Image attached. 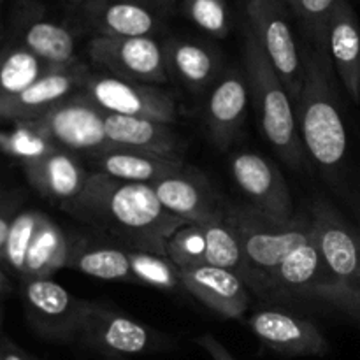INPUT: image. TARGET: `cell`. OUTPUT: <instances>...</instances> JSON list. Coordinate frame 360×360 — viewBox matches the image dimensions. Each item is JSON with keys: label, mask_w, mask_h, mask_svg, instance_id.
Wrapping results in <instances>:
<instances>
[{"label": "cell", "mask_w": 360, "mask_h": 360, "mask_svg": "<svg viewBox=\"0 0 360 360\" xmlns=\"http://www.w3.org/2000/svg\"><path fill=\"white\" fill-rule=\"evenodd\" d=\"M104 360H129L127 357H122V355H102Z\"/></svg>", "instance_id": "38"}, {"label": "cell", "mask_w": 360, "mask_h": 360, "mask_svg": "<svg viewBox=\"0 0 360 360\" xmlns=\"http://www.w3.org/2000/svg\"><path fill=\"white\" fill-rule=\"evenodd\" d=\"M11 123V129L0 130V151L6 157L20 162L21 167L46 157L58 148L30 122Z\"/></svg>", "instance_id": "29"}, {"label": "cell", "mask_w": 360, "mask_h": 360, "mask_svg": "<svg viewBox=\"0 0 360 360\" xmlns=\"http://www.w3.org/2000/svg\"><path fill=\"white\" fill-rule=\"evenodd\" d=\"M185 13L193 23L213 37H227L231 18L225 0H183Z\"/></svg>", "instance_id": "33"}, {"label": "cell", "mask_w": 360, "mask_h": 360, "mask_svg": "<svg viewBox=\"0 0 360 360\" xmlns=\"http://www.w3.org/2000/svg\"><path fill=\"white\" fill-rule=\"evenodd\" d=\"M0 37H2V28H0Z\"/></svg>", "instance_id": "41"}, {"label": "cell", "mask_w": 360, "mask_h": 360, "mask_svg": "<svg viewBox=\"0 0 360 360\" xmlns=\"http://www.w3.org/2000/svg\"><path fill=\"white\" fill-rule=\"evenodd\" d=\"M30 123L67 151H90L95 155L109 146L104 111L81 91L56 104L41 118L30 120Z\"/></svg>", "instance_id": "10"}, {"label": "cell", "mask_w": 360, "mask_h": 360, "mask_svg": "<svg viewBox=\"0 0 360 360\" xmlns=\"http://www.w3.org/2000/svg\"><path fill=\"white\" fill-rule=\"evenodd\" d=\"M90 67L81 60L69 65H56L32 83L11 101L0 104V120L6 122H30L51 111L56 104L83 88Z\"/></svg>", "instance_id": "16"}, {"label": "cell", "mask_w": 360, "mask_h": 360, "mask_svg": "<svg viewBox=\"0 0 360 360\" xmlns=\"http://www.w3.org/2000/svg\"><path fill=\"white\" fill-rule=\"evenodd\" d=\"M248 101V81L236 70L221 76L211 90L206 104V129L220 150H227L243 130Z\"/></svg>", "instance_id": "19"}, {"label": "cell", "mask_w": 360, "mask_h": 360, "mask_svg": "<svg viewBox=\"0 0 360 360\" xmlns=\"http://www.w3.org/2000/svg\"><path fill=\"white\" fill-rule=\"evenodd\" d=\"M42 211L37 210H21L11 225L9 236H7L6 250H4V266L9 267L16 274H23L25 262H27L28 250H30L34 236L41 224Z\"/></svg>", "instance_id": "31"}, {"label": "cell", "mask_w": 360, "mask_h": 360, "mask_svg": "<svg viewBox=\"0 0 360 360\" xmlns=\"http://www.w3.org/2000/svg\"><path fill=\"white\" fill-rule=\"evenodd\" d=\"M21 193L18 190H6L0 195V264L4 259L7 236H9L11 225H13L16 214L21 211Z\"/></svg>", "instance_id": "34"}, {"label": "cell", "mask_w": 360, "mask_h": 360, "mask_svg": "<svg viewBox=\"0 0 360 360\" xmlns=\"http://www.w3.org/2000/svg\"><path fill=\"white\" fill-rule=\"evenodd\" d=\"M281 2L287 4L288 7H292V9H294V13H295V7H297V0H281Z\"/></svg>", "instance_id": "39"}, {"label": "cell", "mask_w": 360, "mask_h": 360, "mask_svg": "<svg viewBox=\"0 0 360 360\" xmlns=\"http://www.w3.org/2000/svg\"><path fill=\"white\" fill-rule=\"evenodd\" d=\"M246 14L250 30L295 102L304 81V65L281 0H248Z\"/></svg>", "instance_id": "7"}, {"label": "cell", "mask_w": 360, "mask_h": 360, "mask_svg": "<svg viewBox=\"0 0 360 360\" xmlns=\"http://www.w3.org/2000/svg\"><path fill=\"white\" fill-rule=\"evenodd\" d=\"M70 253H72V245L62 229L48 214H42L41 224L28 250L21 278L23 280L51 278L60 269L69 267Z\"/></svg>", "instance_id": "25"}, {"label": "cell", "mask_w": 360, "mask_h": 360, "mask_svg": "<svg viewBox=\"0 0 360 360\" xmlns=\"http://www.w3.org/2000/svg\"><path fill=\"white\" fill-rule=\"evenodd\" d=\"M327 53L348 97L360 102V23L348 0H338L327 30Z\"/></svg>", "instance_id": "20"}, {"label": "cell", "mask_w": 360, "mask_h": 360, "mask_svg": "<svg viewBox=\"0 0 360 360\" xmlns=\"http://www.w3.org/2000/svg\"><path fill=\"white\" fill-rule=\"evenodd\" d=\"M27 181L44 199L65 206L84 188L90 172L79 164L70 151L56 148L46 157L23 165Z\"/></svg>", "instance_id": "21"}, {"label": "cell", "mask_w": 360, "mask_h": 360, "mask_svg": "<svg viewBox=\"0 0 360 360\" xmlns=\"http://www.w3.org/2000/svg\"><path fill=\"white\" fill-rule=\"evenodd\" d=\"M7 290V278H6V273L2 271V267H0V302H2V297L4 294H6ZM0 323H2V309H0Z\"/></svg>", "instance_id": "37"}, {"label": "cell", "mask_w": 360, "mask_h": 360, "mask_svg": "<svg viewBox=\"0 0 360 360\" xmlns=\"http://www.w3.org/2000/svg\"><path fill=\"white\" fill-rule=\"evenodd\" d=\"M172 7L174 0H81L91 30L108 37H153Z\"/></svg>", "instance_id": "12"}, {"label": "cell", "mask_w": 360, "mask_h": 360, "mask_svg": "<svg viewBox=\"0 0 360 360\" xmlns=\"http://www.w3.org/2000/svg\"><path fill=\"white\" fill-rule=\"evenodd\" d=\"M231 171L234 181L252 200V206L276 220H292L294 202L283 174L262 155L243 151L232 157Z\"/></svg>", "instance_id": "15"}, {"label": "cell", "mask_w": 360, "mask_h": 360, "mask_svg": "<svg viewBox=\"0 0 360 360\" xmlns=\"http://www.w3.org/2000/svg\"><path fill=\"white\" fill-rule=\"evenodd\" d=\"M271 294L319 297L341 308L345 304L343 290L323 262L313 234L278 264L264 292V295Z\"/></svg>", "instance_id": "11"}, {"label": "cell", "mask_w": 360, "mask_h": 360, "mask_svg": "<svg viewBox=\"0 0 360 360\" xmlns=\"http://www.w3.org/2000/svg\"><path fill=\"white\" fill-rule=\"evenodd\" d=\"M95 164L98 172L111 178L143 185H151L165 176L178 174L186 167L179 157H165L116 146H108L95 153Z\"/></svg>", "instance_id": "23"}, {"label": "cell", "mask_w": 360, "mask_h": 360, "mask_svg": "<svg viewBox=\"0 0 360 360\" xmlns=\"http://www.w3.org/2000/svg\"><path fill=\"white\" fill-rule=\"evenodd\" d=\"M302 65L304 81L294 102L299 134L311 160L323 171L336 172L347 157L348 136L329 53L308 44L302 51Z\"/></svg>", "instance_id": "2"}, {"label": "cell", "mask_w": 360, "mask_h": 360, "mask_svg": "<svg viewBox=\"0 0 360 360\" xmlns=\"http://www.w3.org/2000/svg\"><path fill=\"white\" fill-rule=\"evenodd\" d=\"M76 341L102 355L122 357L157 352L165 345L151 327L91 301L84 302Z\"/></svg>", "instance_id": "8"}, {"label": "cell", "mask_w": 360, "mask_h": 360, "mask_svg": "<svg viewBox=\"0 0 360 360\" xmlns=\"http://www.w3.org/2000/svg\"><path fill=\"white\" fill-rule=\"evenodd\" d=\"M0 354H2L4 360H35L2 334H0Z\"/></svg>", "instance_id": "36"}, {"label": "cell", "mask_w": 360, "mask_h": 360, "mask_svg": "<svg viewBox=\"0 0 360 360\" xmlns=\"http://www.w3.org/2000/svg\"><path fill=\"white\" fill-rule=\"evenodd\" d=\"M179 278L181 287L225 319H241L248 311V285L232 271L214 266H195L179 269Z\"/></svg>", "instance_id": "18"}, {"label": "cell", "mask_w": 360, "mask_h": 360, "mask_svg": "<svg viewBox=\"0 0 360 360\" xmlns=\"http://www.w3.org/2000/svg\"><path fill=\"white\" fill-rule=\"evenodd\" d=\"M129 259L134 280L137 283L150 285V287L155 288H164V290H172V288L181 285L178 266L169 257L129 250Z\"/></svg>", "instance_id": "30"}, {"label": "cell", "mask_w": 360, "mask_h": 360, "mask_svg": "<svg viewBox=\"0 0 360 360\" xmlns=\"http://www.w3.org/2000/svg\"><path fill=\"white\" fill-rule=\"evenodd\" d=\"M245 65L246 81L264 136L285 164L299 169L306 162V150L292 97L252 30L246 32Z\"/></svg>", "instance_id": "4"}, {"label": "cell", "mask_w": 360, "mask_h": 360, "mask_svg": "<svg viewBox=\"0 0 360 360\" xmlns=\"http://www.w3.org/2000/svg\"><path fill=\"white\" fill-rule=\"evenodd\" d=\"M311 234L345 295L343 308L360 319V227L323 199L309 207Z\"/></svg>", "instance_id": "5"}, {"label": "cell", "mask_w": 360, "mask_h": 360, "mask_svg": "<svg viewBox=\"0 0 360 360\" xmlns=\"http://www.w3.org/2000/svg\"><path fill=\"white\" fill-rule=\"evenodd\" d=\"M225 218L241 243L245 283L259 295L278 264L311 238L308 218L276 220L253 206H227Z\"/></svg>", "instance_id": "3"}, {"label": "cell", "mask_w": 360, "mask_h": 360, "mask_svg": "<svg viewBox=\"0 0 360 360\" xmlns=\"http://www.w3.org/2000/svg\"><path fill=\"white\" fill-rule=\"evenodd\" d=\"M248 327L264 347L287 357H322L329 352V341L311 320L281 309L255 311Z\"/></svg>", "instance_id": "14"}, {"label": "cell", "mask_w": 360, "mask_h": 360, "mask_svg": "<svg viewBox=\"0 0 360 360\" xmlns=\"http://www.w3.org/2000/svg\"><path fill=\"white\" fill-rule=\"evenodd\" d=\"M169 74H174L190 91H204L220 74V58L199 42L171 39L164 44Z\"/></svg>", "instance_id": "24"}, {"label": "cell", "mask_w": 360, "mask_h": 360, "mask_svg": "<svg viewBox=\"0 0 360 360\" xmlns=\"http://www.w3.org/2000/svg\"><path fill=\"white\" fill-rule=\"evenodd\" d=\"M0 360H4V359H2V354H0Z\"/></svg>", "instance_id": "42"}, {"label": "cell", "mask_w": 360, "mask_h": 360, "mask_svg": "<svg viewBox=\"0 0 360 360\" xmlns=\"http://www.w3.org/2000/svg\"><path fill=\"white\" fill-rule=\"evenodd\" d=\"M338 0H297L295 14L301 20L309 46L327 51V30Z\"/></svg>", "instance_id": "32"}, {"label": "cell", "mask_w": 360, "mask_h": 360, "mask_svg": "<svg viewBox=\"0 0 360 360\" xmlns=\"http://www.w3.org/2000/svg\"><path fill=\"white\" fill-rule=\"evenodd\" d=\"M88 56L102 72L148 84L167 83L164 46L153 37H108L95 35L88 42Z\"/></svg>", "instance_id": "9"}, {"label": "cell", "mask_w": 360, "mask_h": 360, "mask_svg": "<svg viewBox=\"0 0 360 360\" xmlns=\"http://www.w3.org/2000/svg\"><path fill=\"white\" fill-rule=\"evenodd\" d=\"M195 343L213 360H238L227 350V347L224 343H220L213 334H202V336L197 338Z\"/></svg>", "instance_id": "35"}, {"label": "cell", "mask_w": 360, "mask_h": 360, "mask_svg": "<svg viewBox=\"0 0 360 360\" xmlns=\"http://www.w3.org/2000/svg\"><path fill=\"white\" fill-rule=\"evenodd\" d=\"M104 127L109 146L179 157V139L167 123L104 112Z\"/></svg>", "instance_id": "22"}, {"label": "cell", "mask_w": 360, "mask_h": 360, "mask_svg": "<svg viewBox=\"0 0 360 360\" xmlns=\"http://www.w3.org/2000/svg\"><path fill=\"white\" fill-rule=\"evenodd\" d=\"M20 44L51 65L77 62L76 37L65 25L46 18L27 21L20 32Z\"/></svg>", "instance_id": "26"}, {"label": "cell", "mask_w": 360, "mask_h": 360, "mask_svg": "<svg viewBox=\"0 0 360 360\" xmlns=\"http://www.w3.org/2000/svg\"><path fill=\"white\" fill-rule=\"evenodd\" d=\"M23 295L30 323L42 338L63 343L77 340L79 320L86 301L74 297L51 278L25 280Z\"/></svg>", "instance_id": "13"}, {"label": "cell", "mask_w": 360, "mask_h": 360, "mask_svg": "<svg viewBox=\"0 0 360 360\" xmlns=\"http://www.w3.org/2000/svg\"><path fill=\"white\" fill-rule=\"evenodd\" d=\"M62 207L125 243L129 250L165 257L171 238L186 225L162 206L150 185L122 181L98 171L90 172L79 195Z\"/></svg>", "instance_id": "1"}, {"label": "cell", "mask_w": 360, "mask_h": 360, "mask_svg": "<svg viewBox=\"0 0 360 360\" xmlns=\"http://www.w3.org/2000/svg\"><path fill=\"white\" fill-rule=\"evenodd\" d=\"M4 192H6V188H2V186H0V195H2Z\"/></svg>", "instance_id": "40"}, {"label": "cell", "mask_w": 360, "mask_h": 360, "mask_svg": "<svg viewBox=\"0 0 360 360\" xmlns=\"http://www.w3.org/2000/svg\"><path fill=\"white\" fill-rule=\"evenodd\" d=\"M69 267L104 281H136L129 250L116 246H72Z\"/></svg>", "instance_id": "28"}, {"label": "cell", "mask_w": 360, "mask_h": 360, "mask_svg": "<svg viewBox=\"0 0 360 360\" xmlns=\"http://www.w3.org/2000/svg\"><path fill=\"white\" fill-rule=\"evenodd\" d=\"M162 206L186 224H213L225 218L227 204L214 193L202 174L185 167L181 172L151 183Z\"/></svg>", "instance_id": "17"}, {"label": "cell", "mask_w": 360, "mask_h": 360, "mask_svg": "<svg viewBox=\"0 0 360 360\" xmlns=\"http://www.w3.org/2000/svg\"><path fill=\"white\" fill-rule=\"evenodd\" d=\"M53 67L56 65L41 60L20 42L7 46L0 53V104L27 90Z\"/></svg>", "instance_id": "27"}, {"label": "cell", "mask_w": 360, "mask_h": 360, "mask_svg": "<svg viewBox=\"0 0 360 360\" xmlns=\"http://www.w3.org/2000/svg\"><path fill=\"white\" fill-rule=\"evenodd\" d=\"M79 91L98 109L111 115L157 120L167 125L178 120L174 95L157 84L122 79L112 74L90 70Z\"/></svg>", "instance_id": "6"}]
</instances>
